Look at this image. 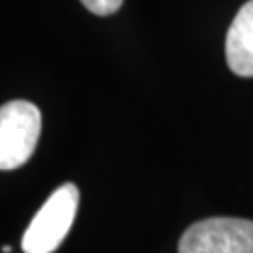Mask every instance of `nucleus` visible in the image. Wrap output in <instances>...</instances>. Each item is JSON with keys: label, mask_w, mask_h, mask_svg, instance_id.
<instances>
[{"label": "nucleus", "mask_w": 253, "mask_h": 253, "mask_svg": "<svg viewBox=\"0 0 253 253\" xmlns=\"http://www.w3.org/2000/svg\"><path fill=\"white\" fill-rule=\"evenodd\" d=\"M79 207V190L72 182L62 184L43 207L36 212L34 219L23 235L25 253H53L70 233Z\"/></svg>", "instance_id": "f257e3e1"}, {"label": "nucleus", "mask_w": 253, "mask_h": 253, "mask_svg": "<svg viewBox=\"0 0 253 253\" xmlns=\"http://www.w3.org/2000/svg\"><path fill=\"white\" fill-rule=\"evenodd\" d=\"M42 133L40 109L25 100L0 107V171H13L30 160Z\"/></svg>", "instance_id": "f03ea898"}, {"label": "nucleus", "mask_w": 253, "mask_h": 253, "mask_svg": "<svg viewBox=\"0 0 253 253\" xmlns=\"http://www.w3.org/2000/svg\"><path fill=\"white\" fill-rule=\"evenodd\" d=\"M178 253H253V221L210 217L186 229Z\"/></svg>", "instance_id": "7ed1b4c3"}, {"label": "nucleus", "mask_w": 253, "mask_h": 253, "mask_svg": "<svg viewBox=\"0 0 253 253\" xmlns=\"http://www.w3.org/2000/svg\"><path fill=\"white\" fill-rule=\"evenodd\" d=\"M225 56L231 72L253 77V0L240 8L227 30Z\"/></svg>", "instance_id": "20e7f679"}, {"label": "nucleus", "mask_w": 253, "mask_h": 253, "mask_svg": "<svg viewBox=\"0 0 253 253\" xmlns=\"http://www.w3.org/2000/svg\"><path fill=\"white\" fill-rule=\"evenodd\" d=\"M81 4L94 15L107 17V15H113L115 11L120 9L122 0H81Z\"/></svg>", "instance_id": "39448f33"}, {"label": "nucleus", "mask_w": 253, "mask_h": 253, "mask_svg": "<svg viewBox=\"0 0 253 253\" xmlns=\"http://www.w3.org/2000/svg\"><path fill=\"white\" fill-rule=\"evenodd\" d=\"M2 252H4V253H11V246H2Z\"/></svg>", "instance_id": "423d86ee"}]
</instances>
